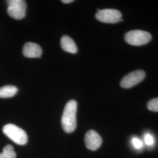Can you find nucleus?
Listing matches in <instances>:
<instances>
[{"label":"nucleus","instance_id":"0eeeda50","mask_svg":"<svg viewBox=\"0 0 158 158\" xmlns=\"http://www.w3.org/2000/svg\"><path fill=\"white\" fill-rule=\"evenodd\" d=\"M85 147L91 151H96L101 146L102 138L94 130H89L85 134Z\"/></svg>","mask_w":158,"mask_h":158},{"label":"nucleus","instance_id":"9b49d317","mask_svg":"<svg viewBox=\"0 0 158 158\" xmlns=\"http://www.w3.org/2000/svg\"><path fill=\"white\" fill-rule=\"evenodd\" d=\"M16 153L11 145H6L3 148L2 153H0V158H16Z\"/></svg>","mask_w":158,"mask_h":158},{"label":"nucleus","instance_id":"f8f14e48","mask_svg":"<svg viewBox=\"0 0 158 158\" xmlns=\"http://www.w3.org/2000/svg\"><path fill=\"white\" fill-rule=\"evenodd\" d=\"M147 108L150 111L158 112V97L149 100L147 104Z\"/></svg>","mask_w":158,"mask_h":158},{"label":"nucleus","instance_id":"39448f33","mask_svg":"<svg viewBox=\"0 0 158 158\" xmlns=\"http://www.w3.org/2000/svg\"><path fill=\"white\" fill-rule=\"evenodd\" d=\"M96 18L98 21L102 23H115L121 20V13L115 9L98 10Z\"/></svg>","mask_w":158,"mask_h":158},{"label":"nucleus","instance_id":"f257e3e1","mask_svg":"<svg viewBox=\"0 0 158 158\" xmlns=\"http://www.w3.org/2000/svg\"><path fill=\"white\" fill-rule=\"evenodd\" d=\"M77 108V103L74 100H70L64 107L62 117V125L66 133L73 132L76 128Z\"/></svg>","mask_w":158,"mask_h":158},{"label":"nucleus","instance_id":"423d86ee","mask_svg":"<svg viewBox=\"0 0 158 158\" xmlns=\"http://www.w3.org/2000/svg\"><path fill=\"white\" fill-rule=\"evenodd\" d=\"M145 77V73L142 70H136L129 73L121 80L120 85L123 88L130 89L138 85Z\"/></svg>","mask_w":158,"mask_h":158},{"label":"nucleus","instance_id":"20e7f679","mask_svg":"<svg viewBox=\"0 0 158 158\" xmlns=\"http://www.w3.org/2000/svg\"><path fill=\"white\" fill-rule=\"evenodd\" d=\"M7 12L12 18L19 20L24 18L26 14L27 4L23 0L7 1Z\"/></svg>","mask_w":158,"mask_h":158},{"label":"nucleus","instance_id":"1a4fd4ad","mask_svg":"<svg viewBox=\"0 0 158 158\" xmlns=\"http://www.w3.org/2000/svg\"><path fill=\"white\" fill-rule=\"evenodd\" d=\"M60 45L63 50L70 53H76L77 48L73 40L68 35H63L60 40Z\"/></svg>","mask_w":158,"mask_h":158},{"label":"nucleus","instance_id":"6e6552de","mask_svg":"<svg viewBox=\"0 0 158 158\" xmlns=\"http://www.w3.org/2000/svg\"><path fill=\"white\" fill-rule=\"evenodd\" d=\"M23 55L28 58L40 57L42 50L39 45L33 42L26 43L23 49Z\"/></svg>","mask_w":158,"mask_h":158},{"label":"nucleus","instance_id":"f03ea898","mask_svg":"<svg viewBox=\"0 0 158 158\" xmlns=\"http://www.w3.org/2000/svg\"><path fill=\"white\" fill-rule=\"evenodd\" d=\"M2 131L7 137L18 145H23L27 143L28 136L26 132L15 125H6L2 128Z\"/></svg>","mask_w":158,"mask_h":158},{"label":"nucleus","instance_id":"9d476101","mask_svg":"<svg viewBox=\"0 0 158 158\" xmlns=\"http://www.w3.org/2000/svg\"><path fill=\"white\" fill-rule=\"evenodd\" d=\"M18 92L17 87L7 85L0 88V98H10L15 96Z\"/></svg>","mask_w":158,"mask_h":158},{"label":"nucleus","instance_id":"2eb2a0df","mask_svg":"<svg viewBox=\"0 0 158 158\" xmlns=\"http://www.w3.org/2000/svg\"><path fill=\"white\" fill-rule=\"evenodd\" d=\"M73 0H62V2L63 3H64V4H68V3H70V2H73Z\"/></svg>","mask_w":158,"mask_h":158},{"label":"nucleus","instance_id":"4468645a","mask_svg":"<svg viewBox=\"0 0 158 158\" xmlns=\"http://www.w3.org/2000/svg\"><path fill=\"white\" fill-rule=\"evenodd\" d=\"M132 142L134 147H135L136 149H141L143 146V143L141 141L136 138H133Z\"/></svg>","mask_w":158,"mask_h":158},{"label":"nucleus","instance_id":"7ed1b4c3","mask_svg":"<svg viewBox=\"0 0 158 158\" xmlns=\"http://www.w3.org/2000/svg\"><path fill=\"white\" fill-rule=\"evenodd\" d=\"M125 40L128 44L141 46L148 43L152 38L149 32L142 30H132L125 35Z\"/></svg>","mask_w":158,"mask_h":158},{"label":"nucleus","instance_id":"ddd939ff","mask_svg":"<svg viewBox=\"0 0 158 158\" xmlns=\"http://www.w3.org/2000/svg\"><path fill=\"white\" fill-rule=\"evenodd\" d=\"M144 139H145V143L147 144V145H149V146L152 145L153 143H154L153 137L150 134H147L145 135Z\"/></svg>","mask_w":158,"mask_h":158}]
</instances>
